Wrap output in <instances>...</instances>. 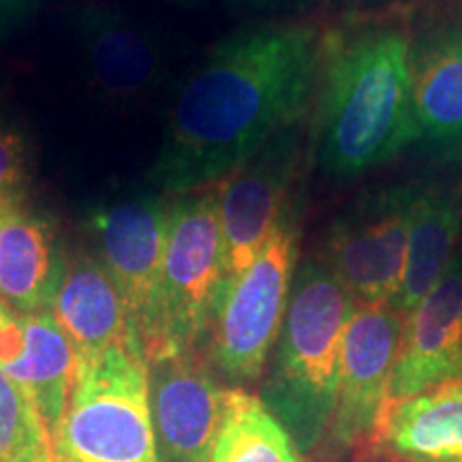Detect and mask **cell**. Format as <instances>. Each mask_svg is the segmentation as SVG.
I'll list each match as a JSON object with an SVG mask.
<instances>
[{"label":"cell","instance_id":"1","mask_svg":"<svg viewBox=\"0 0 462 462\" xmlns=\"http://www.w3.org/2000/svg\"><path fill=\"white\" fill-rule=\"evenodd\" d=\"M326 26L281 17L208 51L173 103L150 180L167 195L215 187L315 103Z\"/></svg>","mask_w":462,"mask_h":462},{"label":"cell","instance_id":"2","mask_svg":"<svg viewBox=\"0 0 462 462\" xmlns=\"http://www.w3.org/2000/svg\"><path fill=\"white\" fill-rule=\"evenodd\" d=\"M411 7L360 11L323 31L313 114L315 165L366 176L421 142L411 95Z\"/></svg>","mask_w":462,"mask_h":462},{"label":"cell","instance_id":"3","mask_svg":"<svg viewBox=\"0 0 462 462\" xmlns=\"http://www.w3.org/2000/svg\"><path fill=\"white\" fill-rule=\"evenodd\" d=\"M356 302L317 257L300 259L263 402L302 454L319 452L337 401L340 354Z\"/></svg>","mask_w":462,"mask_h":462},{"label":"cell","instance_id":"4","mask_svg":"<svg viewBox=\"0 0 462 462\" xmlns=\"http://www.w3.org/2000/svg\"><path fill=\"white\" fill-rule=\"evenodd\" d=\"M60 446L67 462H159L140 338L78 360Z\"/></svg>","mask_w":462,"mask_h":462},{"label":"cell","instance_id":"5","mask_svg":"<svg viewBox=\"0 0 462 462\" xmlns=\"http://www.w3.org/2000/svg\"><path fill=\"white\" fill-rule=\"evenodd\" d=\"M298 242L296 215L289 210L245 273L225 282L206 345L212 366L236 388L262 379L279 340Z\"/></svg>","mask_w":462,"mask_h":462},{"label":"cell","instance_id":"6","mask_svg":"<svg viewBox=\"0 0 462 462\" xmlns=\"http://www.w3.org/2000/svg\"><path fill=\"white\" fill-rule=\"evenodd\" d=\"M225 282V240L217 187L178 195L170 204L163 259L167 351H201Z\"/></svg>","mask_w":462,"mask_h":462},{"label":"cell","instance_id":"7","mask_svg":"<svg viewBox=\"0 0 462 462\" xmlns=\"http://www.w3.org/2000/svg\"><path fill=\"white\" fill-rule=\"evenodd\" d=\"M170 204L157 195L114 201L90 218L101 263L118 287L146 360L167 351L163 259Z\"/></svg>","mask_w":462,"mask_h":462},{"label":"cell","instance_id":"8","mask_svg":"<svg viewBox=\"0 0 462 462\" xmlns=\"http://www.w3.org/2000/svg\"><path fill=\"white\" fill-rule=\"evenodd\" d=\"M415 190H381L340 215L323 234L317 259L337 276L356 306L392 304L398 296Z\"/></svg>","mask_w":462,"mask_h":462},{"label":"cell","instance_id":"9","mask_svg":"<svg viewBox=\"0 0 462 462\" xmlns=\"http://www.w3.org/2000/svg\"><path fill=\"white\" fill-rule=\"evenodd\" d=\"M401 334L402 315L392 304L356 306L343 340L330 429L317 452L323 462H346L371 432L390 396Z\"/></svg>","mask_w":462,"mask_h":462},{"label":"cell","instance_id":"10","mask_svg":"<svg viewBox=\"0 0 462 462\" xmlns=\"http://www.w3.org/2000/svg\"><path fill=\"white\" fill-rule=\"evenodd\" d=\"M302 125L293 126L217 187L227 282L245 273L276 225L291 210V187L302 163Z\"/></svg>","mask_w":462,"mask_h":462},{"label":"cell","instance_id":"11","mask_svg":"<svg viewBox=\"0 0 462 462\" xmlns=\"http://www.w3.org/2000/svg\"><path fill=\"white\" fill-rule=\"evenodd\" d=\"M223 392L201 351L170 349L148 360V396L159 462H210Z\"/></svg>","mask_w":462,"mask_h":462},{"label":"cell","instance_id":"12","mask_svg":"<svg viewBox=\"0 0 462 462\" xmlns=\"http://www.w3.org/2000/svg\"><path fill=\"white\" fill-rule=\"evenodd\" d=\"M409 62L421 142L462 148V0L411 5Z\"/></svg>","mask_w":462,"mask_h":462},{"label":"cell","instance_id":"13","mask_svg":"<svg viewBox=\"0 0 462 462\" xmlns=\"http://www.w3.org/2000/svg\"><path fill=\"white\" fill-rule=\"evenodd\" d=\"M346 462H462V377L388 398Z\"/></svg>","mask_w":462,"mask_h":462},{"label":"cell","instance_id":"14","mask_svg":"<svg viewBox=\"0 0 462 462\" xmlns=\"http://www.w3.org/2000/svg\"><path fill=\"white\" fill-rule=\"evenodd\" d=\"M462 377V246L439 285L402 319L390 396Z\"/></svg>","mask_w":462,"mask_h":462},{"label":"cell","instance_id":"15","mask_svg":"<svg viewBox=\"0 0 462 462\" xmlns=\"http://www.w3.org/2000/svg\"><path fill=\"white\" fill-rule=\"evenodd\" d=\"M92 79L106 97L135 101L157 86L163 56L152 32L112 7H84L75 20Z\"/></svg>","mask_w":462,"mask_h":462},{"label":"cell","instance_id":"16","mask_svg":"<svg viewBox=\"0 0 462 462\" xmlns=\"http://www.w3.org/2000/svg\"><path fill=\"white\" fill-rule=\"evenodd\" d=\"M50 313L71 343L75 360L140 338L106 265L90 255H78L65 263Z\"/></svg>","mask_w":462,"mask_h":462},{"label":"cell","instance_id":"17","mask_svg":"<svg viewBox=\"0 0 462 462\" xmlns=\"http://www.w3.org/2000/svg\"><path fill=\"white\" fill-rule=\"evenodd\" d=\"M65 263L48 218L24 201L0 204V300L14 313L48 310Z\"/></svg>","mask_w":462,"mask_h":462},{"label":"cell","instance_id":"18","mask_svg":"<svg viewBox=\"0 0 462 462\" xmlns=\"http://www.w3.org/2000/svg\"><path fill=\"white\" fill-rule=\"evenodd\" d=\"M462 246V195L452 189H418L409 218L407 259L392 306L402 319L439 285Z\"/></svg>","mask_w":462,"mask_h":462},{"label":"cell","instance_id":"19","mask_svg":"<svg viewBox=\"0 0 462 462\" xmlns=\"http://www.w3.org/2000/svg\"><path fill=\"white\" fill-rule=\"evenodd\" d=\"M20 323L24 346L20 356L0 368L31 398L34 409L60 446L62 424H65L75 366H78L75 351L50 310L20 315Z\"/></svg>","mask_w":462,"mask_h":462},{"label":"cell","instance_id":"20","mask_svg":"<svg viewBox=\"0 0 462 462\" xmlns=\"http://www.w3.org/2000/svg\"><path fill=\"white\" fill-rule=\"evenodd\" d=\"M210 462H304L296 441L262 396L245 388L223 392V418Z\"/></svg>","mask_w":462,"mask_h":462},{"label":"cell","instance_id":"21","mask_svg":"<svg viewBox=\"0 0 462 462\" xmlns=\"http://www.w3.org/2000/svg\"><path fill=\"white\" fill-rule=\"evenodd\" d=\"M0 462H67L22 388L0 368Z\"/></svg>","mask_w":462,"mask_h":462},{"label":"cell","instance_id":"22","mask_svg":"<svg viewBox=\"0 0 462 462\" xmlns=\"http://www.w3.org/2000/svg\"><path fill=\"white\" fill-rule=\"evenodd\" d=\"M31 178V154L22 133L0 125V204L24 201Z\"/></svg>","mask_w":462,"mask_h":462},{"label":"cell","instance_id":"23","mask_svg":"<svg viewBox=\"0 0 462 462\" xmlns=\"http://www.w3.org/2000/svg\"><path fill=\"white\" fill-rule=\"evenodd\" d=\"M34 9V0H0V42L26 24Z\"/></svg>","mask_w":462,"mask_h":462},{"label":"cell","instance_id":"24","mask_svg":"<svg viewBox=\"0 0 462 462\" xmlns=\"http://www.w3.org/2000/svg\"><path fill=\"white\" fill-rule=\"evenodd\" d=\"M231 3L246 5L253 9H291V7H304L310 5L313 0H231Z\"/></svg>","mask_w":462,"mask_h":462},{"label":"cell","instance_id":"25","mask_svg":"<svg viewBox=\"0 0 462 462\" xmlns=\"http://www.w3.org/2000/svg\"><path fill=\"white\" fill-rule=\"evenodd\" d=\"M7 310H9V306H7V304H5V302H3V300H0V317H3L5 313H7Z\"/></svg>","mask_w":462,"mask_h":462}]
</instances>
